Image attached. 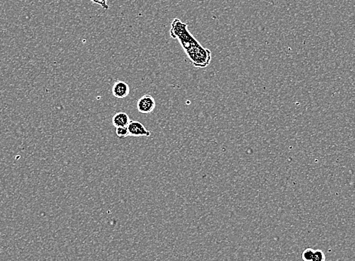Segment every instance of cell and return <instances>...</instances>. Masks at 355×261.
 I'll return each instance as SVG.
<instances>
[{
	"instance_id": "7a4b0ae2",
	"label": "cell",
	"mask_w": 355,
	"mask_h": 261,
	"mask_svg": "<svg viewBox=\"0 0 355 261\" xmlns=\"http://www.w3.org/2000/svg\"><path fill=\"white\" fill-rule=\"evenodd\" d=\"M156 101L151 95H145L138 99L137 109L142 114H149L154 110Z\"/></svg>"
},
{
	"instance_id": "52a82bcc",
	"label": "cell",
	"mask_w": 355,
	"mask_h": 261,
	"mask_svg": "<svg viewBox=\"0 0 355 261\" xmlns=\"http://www.w3.org/2000/svg\"><path fill=\"white\" fill-rule=\"evenodd\" d=\"M314 250L312 248H306L304 250L302 255V258L303 261H312L313 256H314Z\"/></svg>"
},
{
	"instance_id": "6da1fadb",
	"label": "cell",
	"mask_w": 355,
	"mask_h": 261,
	"mask_svg": "<svg viewBox=\"0 0 355 261\" xmlns=\"http://www.w3.org/2000/svg\"><path fill=\"white\" fill-rule=\"evenodd\" d=\"M172 38L177 39L190 61L196 68H205L209 66L212 60V53L204 48L199 42L188 31V24L178 18H175L170 29Z\"/></svg>"
},
{
	"instance_id": "ba28073f",
	"label": "cell",
	"mask_w": 355,
	"mask_h": 261,
	"mask_svg": "<svg viewBox=\"0 0 355 261\" xmlns=\"http://www.w3.org/2000/svg\"><path fill=\"white\" fill-rule=\"evenodd\" d=\"M311 261H326L325 254L321 249L314 250V256Z\"/></svg>"
},
{
	"instance_id": "9c48e42d",
	"label": "cell",
	"mask_w": 355,
	"mask_h": 261,
	"mask_svg": "<svg viewBox=\"0 0 355 261\" xmlns=\"http://www.w3.org/2000/svg\"><path fill=\"white\" fill-rule=\"evenodd\" d=\"M91 1H92V2H94V3L101 5V6L104 8V9H105V10H107V9L109 8V6L107 4V0H91Z\"/></svg>"
},
{
	"instance_id": "3957f363",
	"label": "cell",
	"mask_w": 355,
	"mask_h": 261,
	"mask_svg": "<svg viewBox=\"0 0 355 261\" xmlns=\"http://www.w3.org/2000/svg\"><path fill=\"white\" fill-rule=\"evenodd\" d=\"M128 130V134L130 137H134V138H140V137H150V131H148L145 125L138 121H132L128 124L127 126Z\"/></svg>"
},
{
	"instance_id": "8992f818",
	"label": "cell",
	"mask_w": 355,
	"mask_h": 261,
	"mask_svg": "<svg viewBox=\"0 0 355 261\" xmlns=\"http://www.w3.org/2000/svg\"><path fill=\"white\" fill-rule=\"evenodd\" d=\"M116 135L120 139H124V138H127L129 136L128 134V130L127 127H118L116 128Z\"/></svg>"
},
{
	"instance_id": "277c9868",
	"label": "cell",
	"mask_w": 355,
	"mask_h": 261,
	"mask_svg": "<svg viewBox=\"0 0 355 261\" xmlns=\"http://www.w3.org/2000/svg\"><path fill=\"white\" fill-rule=\"evenodd\" d=\"M129 86L124 81H117L112 88V94L116 98H125L129 95Z\"/></svg>"
},
{
	"instance_id": "5b68a950",
	"label": "cell",
	"mask_w": 355,
	"mask_h": 261,
	"mask_svg": "<svg viewBox=\"0 0 355 261\" xmlns=\"http://www.w3.org/2000/svg\"><path fill=\"white\" fill-rule=\"evenodd\" d=\"M130 122H131V119H130L129 117L124 112L117 113L112 119V123L115 128L127 127Z\"/></svg>"
}]
</instances>
